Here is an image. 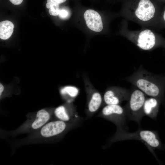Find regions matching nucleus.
<instances>
[{
  "mask_svg": "<svg viewBox=\"0 0 165 165\" xmlns=\"http://www.w3.org/2000/svg\"><path fill=\"white\" fill-rule=\"evenodd\" d=\"M126 80L149 97L165 98V78L164 75L155 74L145 70L141 65Z\"/></svg>",
  "mask_w": 165,
  "mask_h": 165,
  "instance_id": "f257e3e1",
  "label": "nucleus"
},
{
  "mask_svg": "<svg viewBox=\"0 0 165 165\" xmlns=\"http://www.w3.org/2000/svg\"><path fill=\"white\" fill-rule=\"evenodd\" d=\"M161 12L150 0H139L126 11V18L143 25L158 26Z\"/></svg>",
  "mask_w": 165,
  "mask_h": 165,
  "instance_id": "f03ea898",
  "label": "nucleus"
},
{
  "mask_svg": "<svg viewBox=\"0 0 165 165\" xmlns=\"http://www.w3.org/2000/svg\"><path fill=\"white\" fill-rule=\"evenodd\" d=\"M126 37L141 49L150 51L165 46V39L149 29L126 31Z\"/></svg>",
  "mask_w": 165,
  "mask_h": 165,
  "instance_id": "7ed1b4c3",
  "label": "nucleus"
},
{
  "mask_svg": "<svg viewBox=\"0 0 165 165\" xmlns=\"http://www.w3.org/2000/svg\"><path fill=\"white\" fill-rule=\"evenodd\" d=\"M146 99V95L142 91L136 87L134 89L124 107L127 117L139 123L144 116L143 107Z\"/></svg>",
  "mask_w": 165,
  "mask_h": 165,
  "instance_id": "20e7f679",
  "label": "nucleus"
},
{
  "mask_svg": "<svg viewBox=\"0 0 165 165\" xmlns=\"http://www.w3.org/2000/svg\"><path fill=\"white\" fill-rule=\"evenodd\" d=\"M100 116L114 123L118 129L122 128L127 117L125 108L119 105H106L103 108Z\"/></svg>",
  "mask_w": 165,
  "mask_h": 165,
  "instance_id": "39448f33",
  "label": "nucleus"
},
{
  "mask_svg": "<svg viewBox=\"0 0 165 165\" xmlns=\"http://www.w3.org/2000/svg\"><path fill=\"white\" fill-rule=\"evenodd\" d=\"M130 93L124 88L112 87L105 92L103 100L106 105H119L123 101L128 100Z\"/></svg>",
  "mask_w": 165,
  "mask_h": 165,
  "instance_id": "423d86ee",
  "label": "nucleus"
},
{
  "mask_svg": "<svg viewBox=\"0 0 165 165\" xmlns=\"http://www.w3.org/2000/svg\"><path fill=\"white\" fill-rule=\"evenodd\" d=\"M72 124L67 123L59 120L51 121L42 127L40 133L42 137L45 138L54 137L63 133Z\"/></svg>",
  "mask_w": 165,
  "mask_h": 165,
  "instance_id": "0eeeda50",
  "label": "nucleus"
},
{
  "mask_svg": "<svg viewBox=\"0 0 165 165\" xmlns=\"http://www.w3.org/2000/svg\"><path fill=\"white\" fill-rule=\"evenodd\" d=\"M139 140L144 142L153 148L163 149V146L157 133L148 130H140L137 132Z\"/></svg>",
  "mask_w": 165,
  "mask_h": 165,
  "instance_id": "6e6552de",
  "label": "nucleus"
},
{
  "mask_svg": "<svg viewBox=\"0 0 165 165\" xmlns=\"http://www.w3.org/2000/svg\"><path fill=\"white\" fill-rule=\"evenodd\" d=\"M84 17L86 25L90 29L97 32L102 31L103 23L98 13L93 9H88L84 13Z\"/></svg>",
  "mask_w": 165,
  "mask_h": 165,
  "instance_id": "1a4fd4ad",
  "label": "nucleus"
},
{
  "mask_svg": "<svg viewBox=\"0 0 165 165\" xmlns=\"http://www.w3.org/2000/svg\"><path fill=\"white\" fill-rule=\"evenodd\" d=\"M162 101L160 99L154 97H149L146 98L143 107L144 116L155 119L158 115Z\"/></svg>",
  "mask_w": 165,
  "mask_h": 165,
  "instance_id": "9d476101",
  "label": "nucleus"
},
{
  "mask_svg": "<svg viewBox=\"0 0 165 165\" xmlns=\"http://www.w3.org/2000/svg\"><path fill=\"white\" fill-rule=\"evenodd\" d=\"M55 116L59 120L67 122L75 123L77 121L78 117L75 114L69 113L64 106H60L56 108L54 111Z\"/></svg>",
  "mask_w": 165,
  "mask_h": 165,
  "instance_id": "9b49d317",
  "label": "nucleus"
},
{
  "mask_svg": "<svg viewBox=\"0 0 165 165\" xmlns=\"http://www.w3.org/2000/svg\"><path fill=\"white\" fill-rule=\"evenodd\" d=\"M50 117V113L45 109L39 110L37 113L36 118L31 124V127L34 130L44 126Z\"/></svg>",
  "mask_w": 165,
  "mask_h": 165,
  "instance_id": "f8f14e48",
  "label": "nucleus"
},
{
  "mask_svg": "<svg viewBox=\"0 0 165 165\" xmlns=\"http://www.w3.org/2000/svg\"><path fill=\"white\" fill-rule=\"evenodd\" d=\"M102 101V97L99 93L95 92L92 94L88 105L89 116L91 115L98 110L101 105Z\"/></svg>",
  "mask_w": 165,
  "mask_h": 165,
  "instance_id": "ddd939ff",
  "label": "nucleus"
},
{
  "mask_svg": "<svg viewBox=\"0 0 165 165\" xmlns=\"http://www.w3.org/2000/svg\"><path fill=\"white\" fill-rule=\"evenodd\" d=\"M14 25L9 20H5L0 22V38L6 40L9 38L12 35Z\"/></svg>",
  "mask_w": 165,
  "mask_h": 165,
  "instance_id": "4468645a",
  "label": "nucleus"
},
{
  "mask_svg": "<svg viewBox=\"0 0 165 165\" xmlns=\"http://www.w3.org/2000/svg\"><path fill=\"white\" fill-rule=\"evenodd\" d=\"M62 94H67L72 97H75L77 95L79 90L77 88L73 86H67L61 90Z\"/></svg>",
  "mask_w": 165,
  "mask_h": 165,
  "instance_id": "2eb2a0df",
  "label": "nucleus"
},
{
  "mask_svg": "<svg viewBox=\"0 0 165 165\" xmlns=\"http://www.w3.org/2000/svg\"><path fill=\"white\" fill-rule=\"evenodd\" d=\"M69 11L66 9H60L58 16L62 19L65 20L69 18L70 16Z\"/></svg>",
  "mask_w": 165,
  "mask_h": 165,
  "instance_id": "dca6fc26",
  "label": "nucleus"
},
{
  "mask_svg": "<svg viewBox=\"0 0 165 165\" xmlns=\"http://www.w3.org/2000/svg\"><path fill=\"white\" fill-rule=\"evenodd\" d=\"M60 10L59 5H53L49 9V12L52 16H58Z\"/></svg>",
  "mask_w": 165,
  "mask_h": 165,
  "instance_id": "f3484780",
  "label": "nucleus"
},
{
  "mask_svg": "<svg viewBox=\"0 0 165 165\" xmlns=\"http://www.w3.org/2000/svg\"><path fill=\"white\" fill-rule=\"evenodd\" d=\"M66 0H47L46 4V7L50 9L53 5H59L60 4L64 2Z\"/></svg>",
  "mask_w": 165,
  "mask_h": 165,
  "instance_id": "a211bd4d",
  "label": "nucleus"
},
{
  "mask_svg": "<svg viewBox=\"0 0 165 165\" xmlns=\"http://www.w3.org/2000/svg\"><path fill=\"white\" fill-rule=\"evenodd\" d=\"M158 26L161 28L165 27V8L161 12Z\"/></svg>",
  "mask_w": 165,
  "mask_h": 165,
  "instance_id": "6ab92c4d",
  "label": "nucleus"
},
{
  "mask_svg": "<svg viewBox=\"0 0 165 165\" xmlns=\"http://www.w3.org/2000/svg\"><path fill=\"white\" fill-rule=\"evenodd\" d=\"M9 1L14 5H19L21 4L23 0H9Z\"/></svg>",
  "mask_w": 165,
  "mask_h": 165,
  "instance_id": "aec40b11",
  "label": "nucleus"
},
{
  "mask_svg": "<svg viewBox=\"0 0 165 165\" xmlns=\"http://www.w3.org/2000/svg\"><path fill=\"white\" fill-rule=\"evenodd\" d=\"M4 89V87L2 84L0 83V95L1 96L2 93L3 92Z\"/></svg>",
  "mask_w": 165,
  "mask_h": 165,
  "instance_id": "412c9836",
  "label": "nucleus"
},
{
  "mask_svg": "<svg viewBox=\"0 0 165 165\" xmlns=\"http://www.w3.org/2000/svg\"><path fill=\"white\" fill-rule=\"evenodd\" d=\"M159 1L162 2H165V0H159Z\"/></svg>",
  "mask_w": 165,
  "mask_h": 165,
  "instance_id": "4be33fe9",
  "label": "nucleus"
},
{
  "mask_svg": "<svg viewBox=\"0 0 165 165\" xmlns=\"http://www.w3.org/2000/svg\"><path fill=\"white\" fill-rule=\"evenodd\" d=\"M164 78H165V75H164Z\"/></svg>",
  "mask_w": 165,
  "mask_h": 165,
  "instance_id": "5701e85b",
  "label": "nucleus"
},
{
  "mask_svg": "<svg viewBox=\"0 0 165 165\" xmlns=\"http://www.w3.org/2000/svg\"><path fill=\"white\" fill-rule=\"evenodd\" d=\"M164 48L165 49V47L163 48Z\"/></svg>",
  "mask_w": 165,
  "mask_h": 165,
  "instance_id": "b1692460",
  "label": "nucleus"
}]
</instances>
